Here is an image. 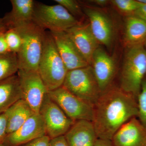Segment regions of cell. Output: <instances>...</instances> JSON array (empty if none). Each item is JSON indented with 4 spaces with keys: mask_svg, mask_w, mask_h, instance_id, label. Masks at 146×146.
<instances>
[{
    "mask_svg": "<svg viewBox=\"0 0 146 146\" xmlns=\"http://www.w3.org/2000/svg\"><path fill=\"white\" fill-rule=\"evenodd\" d=\"M138 115L137 118L146 129V78L142 83L141 91L137 97Z\"/></svg>",
    "mask_w": 146,
    "mask_h": 146,
    "instance_id": "603a6c76",
    "label": "cell"
},
{
    "mask_svg": "<svg viewBox=\"0 0 146 146\" xmlns=\"http://www.w3.org/2000/svg\"><path fill=\"white\" fill-rule=\"evenodd\" d=\"M70 146H95L98 136L92 121H75L64 135Z\"/></svg>",
    "mask_w": 146,
    "mask_h": 146,
    "instance_id": "e0dca14e",
    "label": "cell"
},
{
    "mask_svg": "<svg viewBox=\"0 0 146 146\" xmlns=\"http://www.w3.org/2000/svg\"><path fill=\"white\" fill-rule=\"evenodd\" d=\"M18 70L17 54L9 52L0 55V82L14 75Z\"/></svg>",
    "mask_w": 146,
    "mask_h": 146,
    "instance_id": "44dd1931",
    "label": "cell"
},
{
    "mask_svg": "<svg viewBox=\"0 0 146 146\" xmlns=\"http://www.w3.org/2000/svg\"><path fill=\"white\" fill-rule=\"evenodd\" d=\"M12 9L0 18V27L6 31L33 22L35 2L33 0H11Z\"/></svg>",
    "mask_w": 146,
    "mask_h": 146,
    "instance_id": "5bb4252c",
    "label": "cell"
},
{
    "mask_svg": "<svg viewBox=\"0 0 146 146\" xmlns=\"http://www.w3.org/2000/svg\"><path fill=\"white\" fill-rule=\"evenodd\" d=\"M1 31H3V32H5V31L3 29V28H2L1 27H0V32Z\"/></svg>",
    "mask_w": 146,
    "mask_h": 146,
    "instance_id": "e575fe53",
    "label": "cell"
},
{
    "mask_svg": "<svg viewBox=\"0 0 146 146\" xmlns=\"http://www.w3.org/2000/svg\"><path fill=\"white\" fill-rule=\"evenodd\" d=\"M46 135L44 122L39 113H35L21 127L6 137L4 146H19Z\"/></svg>",
    "mask_w": 146,
    "mask_h": 146,
    "instance_id": "8fae6325",
    "label": "cell"
},
{
    "mask_svg": "<svg viewBox=\"0 0 146 146\" xmlns=\"http://www.w3.org/2000/svg\"><path fill=\"white\" fill-rule=\"evenodd\" d=\"M50 33L68 71L89 65L66 31Z\"/></svg>",
    "mask_w": 146,
    "mask_h": 146,
    "instance_id": "4fadbf2b",
    "label": "cell"
},
{
    "mask_svg": "<svg viewBox=\"0 0 146 146\" xmlns=\"http://www.w3.org/2000/svg\"><path fill=\"white\" fill-rule=\"evenodd\" d=\"M62 86L93 106L101 94L93 68L90 65L68 71Z\"/></svg>",
    "mask_w": 146,
    "mask_h": 146,
    "instance_id": "5b68a950",
    "label": "cell"
},
{
    "mask_svg": "<svg viewBox=\"0 0 146 146\" xmlns=\"http://www.w3.org/2000/svg\"><path fill=\"white\" fill-rule=\"evenodd\" d=\"M93 110L98 138L111 140L124 124L138 117L137 98L113 85L101 93Z\"/></svg>",
    "mask_w": 146,
    "mask_h": 146,
    "instance_id": "6da1fadb",
    "label": "cell"
},
{
    "mask_svg": "<svg viewBox=\"0 0 146 146\" xmlns=\"http://www.w3.org/2000/svg\"><path fill=\"white\" fill-rule=\"evenodd\" d=\"M22 38L17 54L19 70L37 71L43 50L45 30L33 21L14 29Z\"/></svg>",
    "mask_w": 146,
    "mask_h": 146,
    "instance_id": "277c9868",
    "label": "cell"
},
{
    "mask_svg": "<svg viewBox=\"0 0 146 146\" xmlns=\"http://www.w3.org/2000/svg\"><path fill=\"white\" fill-rule=\"evenodd\" d=\"M143 46H144V48H145V49L146 50V41H145V42H144V43Z\"/></svg>",
    "mask_w": 146,
    "mask_h": 146,
    "instance_id": "836d02e7",
    "label": "cell"
},
{
    "mask_svg": "<svg viewBox=\"0 0 146 146\" xmlns=\"http://www.w3.org/2000/svg\"><path fill=\"white\" fill-rule=\"evenodd\" d=\"M133 15L146 21V5L141 3L140 7L134 12Z\"/></svg>",
    "mask_w": 146,
    "mask_h": 146,
    "instance_id": "f546056e",
    "label": "cell"
},
{
    "mask_svg": "<svg viewBox=\"0 0 146 146\" xmlns=\"http://www.w3.org/2000/svg\"><path fill=\"white\" fill-rule=\"evenodd\" d=\"M126 48L119 87L137 98L146 78V50L143 44Z\"/></svg>",
    "mask_w": 146,
    "mask_h": 146,
    "instance_id": "3957f363",
    "label": "cell"
},
{
    "mask_svg": "<svg viewBox=\"0 0 146 146\" xmlns=\"http://www.w3.org/2000/svg\"><path fill=\"white\" fill-rule=\"evenodd\" d=\"M91 66L101 93L113 85L112 82L117 74L116 61L100 46L93 54Z\"/></svg>",
    "mask_w": 146,
    "mask_h": 146,
    "instance_id": "7c38bea8",
    "label": "cell"
},
{
    "mask_svg": "<svg viewBox=\"0 0 146 146\" xmlns=\"http://www.w3.org/2000/svg\"><path fill=\"white\" fill-rule=\"evenodd\" d=\"M7 44L10 52L18 54L21 49L22 40L21 36L15 29L8 30L5 33Z\"/></svg>",
    "mask_w": 146,
    "mask_h": 146,
    "instance_id": "cb8c5ba5",
    "label": "cell"
},
{
    "mask_svg": "<svg viewBox=\"0 0 146 146\" xmlns=\"http://www.w3.org/2000/svg\"><path fill=\"white\" fill-rule=\"evenodd\" d=\"M5 113L7 117V134L17 130L35 113L23 99L12 105Z\"/></svg>",
    "mask_w": 146,
    "mask_h": 146,
    "instance_id": "ffe728a7",
    "label": "cell"
},
{
    "mask_svg": "<svg viewBox=\"0 0 146 146\" xmlns=\"http://www.w3.org/2000/svg\"><path fill=\"white\" fill-rule=\"evenodd\" d=\"M22 99L23 95L17 75L0 82V114Z\"/></svg>",
    "mask_w": 146,
    "mask_h": 146,
    "instance_id": "d6986e66",
    "label": "cell"
},
{
    "mask_svg": "<svg viewBox=\"0 0 146 146\" xmlns=\"http://www.w3.org/2000/svg\"><path fill=\"white\" fill-rule=\"evenodd\" d=\"M95 146H115L112 140L98 138Z\"/></svg>",
    "mask_w": 146,
    "mask_h": 146,
    "instance_id": "4dcf8cb0",
    "label": "cell"
},
{
    "mask_svg": "<svg viewBox=\"0 0 146 146\" xmlns=\"http://www.w3.org/2000/svg\"><path fill=\"white\" fill-rule=\"evenodd\" d=\"M66 32L87 63L91 65L92 56L100 44L92 32L89 22L81 23Z\"/></svg>",
    "mask_w": 146,
    "mask_h": 146,
    "instance_id": "9a60e30c",
    "label": "cell"
},
{
    "mask_svg": "<svg viewBox=\"0 0 146 146\" xmlns=\"http://www.w3.org/2000/svg\"><path fill=\"white\" fill-rule=\"evenodd\" d=\"M50 140L49 137L46 135L19 146H49Z\"/></svg>",
    "mask_w": 146,
    "mask_h": 146,
    "instance_id": "4316f807",
    "label": "cell"
},
{
    "mask_svg": "<svg viewBox=\"0 0 146 146\" xmlns=\"http://www.w3.org/2000/svg\"><path fill=\"white\" fill-rule=\"evenodd\" d=\"M7 135V117L4 112L0 114V145H3Z\"/></svg>",
    "mask_w": 146,
    "mask_h": 146,
    "instance_id": "484cf974",
    "label": "cell"
},
{
    "mask_svg": "<svg viewBox=\"0 0 146 146\" xmlns=\"http://www.w3.org/2000/svg\"><path fill=\"white\" fill-rule=\"evenodd\" d=\"M33 21L50 32L66 31L81 23L60 5H49L36 3Z\"/></svg>",
    "mask_w": 146,
    "mask_h": 146,
    "instance_id": "8992f818",
    "label": "cell"
},
{
    "mask_svg": "<svg viewBox=\"0 0 146 146\" xmlns=\"http://www.w3.org/2000/svg\"><path fill=\"white\" fill-rule=\"evenodd\" d=\"M5 32H0V55L10 52L5 36Z\"/></svg>",
    "mask_w": 146,
    "mask_h": 146,
    "instance_id": "f1b7e54d",
    "label": "cell"
},
{
    "mask_svg": "<svg viewBox=\"0 0 146 146\" xmlns=\"http://www.w3.org/2000/svg\"><path fill=\"white\" fill-rule=\"evenodd\" d=\"M146 40V21L131 15L126 16L123 41L126 48L143 44Z\"/></svg>",
    "mask_w": 146,
    "mask_h": 146,
    "instance_id": "ac0fdd59",
    "label": "cell"
},
{
    "mask_svg": "<svg viewBox=\"0 0 146 146\" xmlns=\"http://www.w3.org/2000/svg\"><path fill=\"white\" fill-rule=\"evenodd\" d=\"M111 140L115 146H146V129L134 117L120 128Z\"/></svg>",
    "mask_w": 146,
    "mask_h": 146,
    "instance_id": "2e32d148",
    "label": "cell"
},
{
    "mask_svg": "<svg viewBox=\"0 0 146 146\" xmlns=\"http://www.w3.org/2000/svg\"><path fill=\"white\" fill-rule=\"evenodd\" d=\"M87 16L92 32L100 44L110 48L115 38L114 24L111 18L101 9L88 6L82 7Z\"/></svg>",
    "mask_w": 146,
    "mask_h": 146,
    "instance_id": "30bf717a",
    "label": "cell"
},
{
    "mask_svg": "<svg viewBox=\"0 0 146 146\" xmlns=\"http://www.w3.org/2000/svg\"><path fill=\"white\" fill-rule=\"evenodd\" d=\"M54 1L63 6L78 20V18H81L85 15L81 4L78 1L74 0H55Z\"/></svg>",
    "mask_w": 146,
    "mask_h": 146,
    "instance_id": "d4e9b609",
    "label": "cell"
},
{
    "mask_svg": "<svg viewBox=\"0 0 146 146\" xmlns=\"http://www.w3.org/2000/svg\"><path fill=\"white\" fill-rule=\"evenodd\" d=\"M88 1L89 2L95 4L96 5L102 7L107 5L108 3H110V1H107V0H91Z\"/></svg>",
    "mask_w": 146,
    "mask_h": 146,
    "instance_id": "1f68e13d",
    "label": "cell"
},
{
    "mask_svg": "<svg viewBox=\"0 0 146 146\" xmlns=\"http://www.w3.org/2000/svg\"><path fill=\"white\" fill-rule=\"evenodd\" d=\"M49 146H70L67 143L65 136H62L50 139Z\"/></svg>",
    "mask_w": 146,
    "mask_h": 146,
    "instance_id": "83f0119b",
    "label": "cell"
},
{
    "mask_svg": "<svg viewBox=\"0 0 146 146\" xmlns=\"http://www.w3.org/2000/svg\"><path fill=\"white\" fill-rule=\"evenodd\" d=\"M39 113L44 122L46 135L50 139L64 136L75 122L65 115L48 93L43 100Z\"/></svg>",
    "mask_w": 146,
    "mask_h": 146,
    "instance_id": "ba28073f",
    "label": "cell"
},
{
    "mask_svg": "<svg viewBox=\"0 0 146 146\" xmlns=\"http://www.w3.org/2000/svg\"><path fill=\"white\" fill-rule=\"evenodd\" d=\"M0 146H3V145H0Z\"/></svg>",
    "mask_w": 146,
    "mask_h": 146,
    "instance_id": "d590c367",
    "label": "cell"
},
{
    "mask_svg": "<svg viewBox=\"0 0 146 146\" xmlns=\"http://www.w3.org/2000/svg\"><path fill=\"white\" fill-rule=\"evenodd\" d=\"M48 94L71 119L74 121H93V106L71 94L63 86L49 91Z\"/></svg>",
    "mask_w": 146,
    "mask_h": 146,
    "instance_id": "52a82bcc",
    "label": "cell"
},
{
    "mask_svg": "<svg viewBox=\"0 0 146 146\" xmlns=\"http://www.w3.org/2000/svg\"><path fill=\"white\" fill-rule=\"evenodd\" d=\"M110 3L126 16L133 15L141 5L138 0H112Z\"/></svg>",
    "mask_w": 146,
    "mask_h": 146,
    "instance_id": "7402d4cb",
    "label": "cell"
},
{
    "mask_svg": "<svg viewBox=\"0 0 146 146\" xmlns=\"http://www.w3.org/2000/svg\"><path fill=\"white\" fill-rule=\"evenodd\" d=\"M138 1L139 2L141 3L146 5V0H138Z\"/></svg>",
    "mask_w": 146,
    "mask_h": 146,
    "instance_id": "d6a6232c",
    "label": "cell"
},
{
    "mask_svg": "<svg viewBox=\"0 0 146 146\" xmlns=\"http://www.w3.org/2000/svg\"><path fill=\"white\" fill-rule=\"evenodd\" d=\"M17 75L25 100L35 113H39L45 96L48 93L37 71L18 70Z\"/></svg>",
    "mask_w": 146,
    "mask_h": 146,
    "instance_id": "9c48e42d",
    "label": "cell"
},
{
    "mask_svg": "<svg viewBox=\"0 0 146 146\" xmlns=\"http://www.w3.org/2000/svg\"><path fill=\"white\" fill-rule=\"evenodd\" d=\"M37 71L48 92L63 86L68 72L50 31L45 32Z\"/></svg>",
    "mask_w": 146,
    "mask_h": 146,
    "instance_id": "7a4b0ae2",
    "label": "cell"
}]
</instances>
